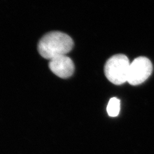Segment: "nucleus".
<instances>
[{
    "label": "nucleus",
    "instance_id": "nucleus-5",
    "mask_svg": "<svg viewBox=\"0 0 154 154\" xmlns=\"http://www.w3.org/2000/svg\"><path fill=\"white\" fill-rule=\"evenodd\" d=\"M120 109V100L116 98H112L110 99L107 107V111L108 114L112 117L116 116H118Z\"/></svg>",
    "mask_w": 154,
    "mask_h": 154
},
{
    "label": "nucleus",
    "instance_id": "nucleus-3",
    "mask_svg": "<svg viewBox=\"0 0 154 154\" xmlns=\"http://www.w3.org/2000/svg\"><path fill=\"white\" fill-rule=\"evenodd\" d=\"M152 70V64L149 58L138 57L130 63L127 82L132 86L140 85L151 75Z\"/></svg>",
    "mask_w": 154,
    "mask_h": 154
},
{
    "label": "nucleus",
    "instance_id": "nucleus-2",
    "mask_svg": "<svg viewBox=\"0 0 154 154\" xmlns=\"http://www.w3.org/2000/svg\"><path fill=\"white\" fill-rule=\"evenodd\" d=\"M130 62L124 54H116L111 57L105 66V75L107 79L116 85L127 82Z\"/></svg>",
    "mask_w": 154,
    "mask_h": 154
},
{
    "label": "nucleus",
    "instance_id": "nucleus-4",
    "mask_svg": "<svg viewBox=\"0 0 154 154\" xmlns=\"http://www.w3.org/2000/svg\"><path fill=\"white\" fill-rule=\"evenodd\" d=\"M50 69L55 75L66 79L71 77L74 72V65L70 58L61 55L50 60Z\"/></svg>",
    "mask_w": 154,
    "mask_h": 154
},
{
    "label": "nucleus",
    "instance_id": "nucleus-1",
    "mask_svg": "<svg viewBox=\"0 0 154 154\" xmlns=\"http://www.w3.org/2000/svg\"><path fill=\"white\" fill-rule=\"evenodd\" d=\"M74 46L72 38L66 33L51 32L41 39L38 45L39 53L45 59L51 60L61 55H66Z\"/></svg>",
    "mask_w": 154,
    "mask_h": 154
}]
</instances>
